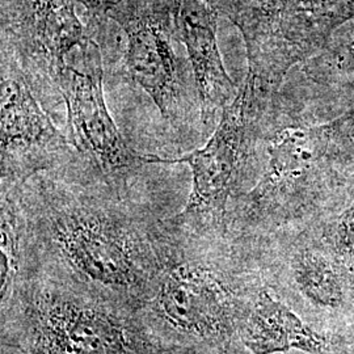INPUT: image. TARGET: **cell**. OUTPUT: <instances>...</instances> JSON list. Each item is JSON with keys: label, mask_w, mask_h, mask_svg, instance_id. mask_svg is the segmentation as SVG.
Wrapping results in <instances>:
<instances>
[{"label": "cell", "mask_w": 354, "mask_h": 354, "mask_svg": "<svg viewBox=\"0 0 354 354\" xmlns=\"http://www.w3.org/2000/svg\"><path fill=\"white\" fill-rule=\"evenodd\" d=\"M241 340L253 354L285 353L291 349L328 353L326 337L307 327L290 308L268 291L257 292L241 329Z\"/></svg>", "instance_id": "11"}, {"label": "cell", "mask_w": 354, "mask_h": 354, "mask_svg": "<svg viewBox=\"0 0 354 354\" xmlns=\"http://www.w3.org/2000/svg\"><path fill=\"white\" fill-rule=\"evenodd\" d=\"M23 185L32 272L61 279L140 313L158 269L153 219L80 162Z\"/></svg>", "instance_id": "1"}, {"label": "cell", "mask_w": 354, "mask_h": 354, "mask_svg": "<svg viewBox=\"0 0 354 354\" xmlns=\"http://www.w3.org/2000/svg\"><path fill=\"white\" fill-rule=\"evenodd\" d=\"M80 49L86 68L67 64L57 88L67 109L68 140L93 174L125 187L129 174L147 165V160L127 146L106 108L99 45L91 41Z\"/></svg>", "instance_id": "7"}, {"label": "cell", "mask_w": 354, "mask_h": 354, "mask_svg": "<svg viewBox=\"0 0 354 354\" xmlns=\"http://www.w3.org/2000/svg\"><path fill=\"white\" fill-rule=\"evenodd\" d=\"M108 15L127 35L122 70L149 93L167 121L176 122L183 108V84L168 0H145L143 4L124 0Z\"/></svg>", "instance_id": "9"}, {"label": "cell", "mask_w": 354, "mask_h": 354, "mask_svg": "<svg viewBox=\"0 0 354 354\" xmlns=\"http://www.w3.org/2000/svg\"><path fill=\"white\" fill-rule=\"evenodd\" d=\"M324 239L333 257L349 272H354V203L329 221Z\"/></svg>", "instance_id": "15"}, {"label": "cell", "mask_w": 354, "mask_h": 354, "mask_svg": "<svg viewBox=\"0 0 354 354\" xmlns=\"http://www.w3.org/2000/svg\"><path fill=\"white\" fill-rule=\"evenodd\" d=\"M23 187L1 189V310L30 274V241Z\"/></svg>", "instance_id": "12"}, {"label": "cell", "mask_w": 354, "mask_h": 354, "mask_svg": "<svg viewBox=\"0 0 354 354\" xmlns=\"http://www.w3.org/2000/svg\"><path fill=\"white\" fill-rule=\"evenodd\" d=\"M277 89L263 86L247 73L236 96L225 108L213 136L203 149L178 159L146 156L147 165L185 163L192 190L183 212L169 218L198 234L228 238L231 213L252 180L253 155L260 117Z\"/></svg>", "instance_id": "5"}, {"label": "cell", "mask_w": 354, "mask_h": 354, "mask_svg": "<svg viewBox=\"0 0 354 354\" xmlns=\"http://www.w3.org/2000/svg\"><path fill=\"white\" fill-rule=\"evenodd\" d=\"M231 238L160 219L158 269L140 315L163 342L193 354H227L250 313L228 266Z\"/></svg>", "instance_id": "3"}, {"label": "cell", "mask_w": 354, "mask_h": 354, "mask_svg": "<svg viewBox=\"0 0 354 354\" xmlns=\"http://www.w3.org/2000/svg\"><path fill=\"white\" fill-rule=\"evenodd\" d=\"M304 71L319 83H354V38L330 45L313 57Z\"/></svg>", "instance_id": "14"}, {"label": "cell", "mask_w": 354, "mask_h": 354, "mask_svg": "<svg viewBox=\"0 0 354 354\" xmlns=\"http://www.w3.org/2000/svg\"><path fill=\"white\" fill-rule=\"evenodd\" d=\"M1 189L23 187L38 174L74 160L70 140L39 105L12 54L1 49Z\"/></svg>", "instance_id": "6"}, {"label": "cell", "mask_w": 354, "mask_h": 354, "mask_svg": "<svg viewBox=\"0 0 354 354\" xmlns=\"http://www.w3.org/2000/svg\"><path fill=\"white\" fill-rule=\"evenodd\" d=\"M1 49L10 51L30 79L58 88L66 55L91 41L74 0H1Z\"/></svg>", "instance_id": "8"}, {"label": "cell", "mask_w": 354, "mask_h": 354, "mask_svg": "<svg viewBox=\"0 0 354 354\" xmlns=\"http://www.w3.org/2000/svg\"><path fill=\"white\" fill-rule=\"evenodd\" d=\"M353 130L354 106L320 122L277 89L259 121L253 185L235 205L228 235L269 231L301 214L353 165Z\"/></svg>", "instance_id": "2"}, {"label": "cell", "mask_w": 354, "mask_h": 354, "mask_svg": "<svg viewBox=\"0 0 354 354\" xmlns=\"http://www.w3.org/2000/svg\"><path fill=\"white\" fill-rule=\"evenodd\" d=\"M289 266L297 288L311 302L329 307L340 304V279L326 256L313 250H301L292 254Z\"/></svg>", "instance_id": "13"}, {"label": "cell", "mask_w": 354, "mask_h": 354, "mask_svg": "<svg viewBox=\"0 0 354 354\" xmlns=\"http://www.w3.org/2000/svg\"><path fill=\"white\" fill-rule=\"evenodd\" d=\"M28 354H193L159 339L138 311L32 272L1 310Z\"/></svg>", "instance_id": "4"}, {"label": "cell", "mask_w": 354, "mask_h": 354, "mask_svg": "<svg viewBox=\"0 0 354 354\" xmlns=\"http://www.w3.org/2000/svg\"><path fill=\"white\" fill-rule=\"evenodd\" d=\"M175 36L188 53L200 99L201 121L210 131L236 96L216 41L218 8L213 0H168Z\"/></svg>", "instance_id": "10"}, {"label": "cell", "mask_w": 354, "mask_h": 354, "mask_svg": "<svg viewBox=\"0 0 354 354\" xmlns=\"http://www.w3.org/2000/svg\"><path fill=\"white\" fill-rule=\"evenodd\" d=\"M95 17H105L108 13L124 0H77Z\"/></svg>", "instance_id": "16"}]
</instances>
